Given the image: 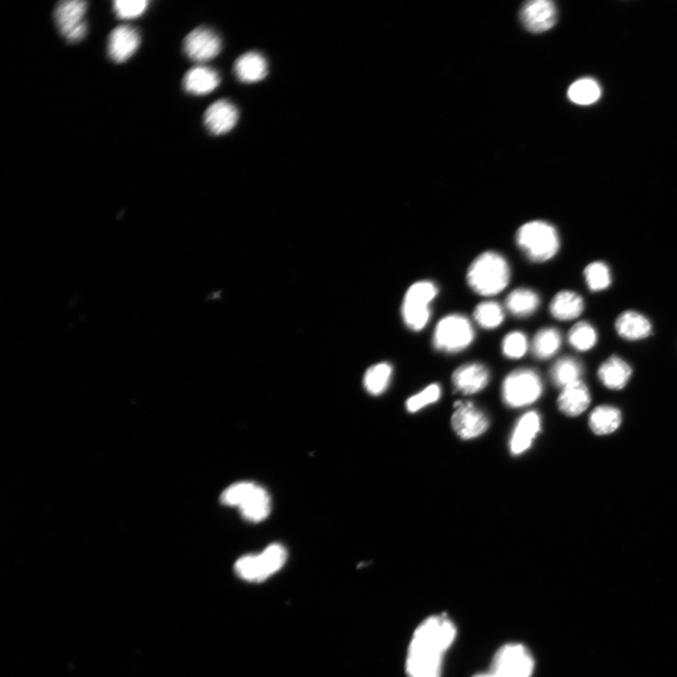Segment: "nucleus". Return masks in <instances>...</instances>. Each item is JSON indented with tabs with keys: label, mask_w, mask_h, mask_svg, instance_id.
Wrapping results in <instances>:
<instances>
[{
	"label": "nucleus",
	"mask_w": 677,
	"mask_h": 677,
	"mask_svg": "<svg viewBox=\"0 0 677 677\" xmlns=\"http://www.w3.org/2000/svg\"><path fill=\"white\" fill-rule=\"evenodd\" d=\"M456 637L453 621L445 615L424 620L415 631L406 657L408 677H440L444 654Z\"/></svg>",
	"instance_id": "nucleus-1"
},
{
	"label": "nucleus",
	"mask_w": 677,
	"mask_h": 677,
	"mask_svg": "<svg viewBox=\"0 0 677 677\" xmlns=\"http://www.w3.org/2000/svg\"><path fill=\"white\" fill-rule=\"evenodd\" d=\"M510 267L501 255L487 252L479 255L471 264L467 280L478 295L491 297L503 292L509 284Z\"/></svg>",
	"instance_id": "nucleus-2"
},
{
	"label": "nucleus",
	"mask_w": 677,
	"mask_h": 677,
	"mask_svg": "<svg viewBox=\"0 0 677 677\" xmlns=\"http://www.w3.org/2000/svg\"><path fill=\"white\" fill-rule=\"evenodd\" d=\"M515 239L527 257L536 263H544L554 258L560 247L556 229L541 221L522 225L516 233Z\"/></svg>",
	"instance_id": "nucleus-3"
},
{
	"label": "nucleus",
	"mask_w": 677,
	"mask_h": 677,
	"mask_svg": "<svg viewBox=\"0 0 677 677\" xmlns=\"http://www.w3.org/2000/svg\"><path fill=\"white\" fill-rule=\"evenodd\" d=\"M438 293L436 284L430 280L417 281L408 288L402 305V316L407 328L420 331L426 327L431 316V302Z\"/></svg>",
	"instance_id": "nucleus-4"
},
{
	"label": "nucleus",
	"mask_w": 677,
	"mask_h": 677,
	"mask_svg": "<svg viewBox=\"0 0 677 677\" xmlns=\"http://www.w3.org/2000/svg\"><path fill=\"white\" fill-rule=\"evenodd\" d=\"M287 549L280 544H272L260 555H249L241 557L236 563L235 570L241 579L260 582L277 573L287 562Z\"/></svg>",
	"instance_id": "nucleus-5"
},
{
	"label": "nucleus",
	"mask_w": 677,
	"mask_h": 677,
	"mask_svg": "<svg viewBox=\"0 0 677 677\" xmlns=\"http://www.w3.org/2000/svg\"><path fill=\"white\" fill-rule=\"evenodd\" d=\"M474 340V330L470 320L460 314L443 317L433 335L436 349L447 353H457L469 347Z\"/></svg>",
	"instance_id": "nucleus-6"
},
{
	"label": "nucleus",
	"mask_w": 677,
	"mask_h": 677,
	"mask_svg": "<svg viewBox=\"0 0 677 677\" xmlns=\"http://www.w3.org/2000/svg\"><path fill=\"white\" fill-rule=\"evenodd\" d=\"M543 383L536 371L519 369L512 372L503 384V399L510 407H522L536 402L542 395Z\"/></svg>",
	"instance_id": "nucleus-7"
},
{
	"label": "nucleus",
	"mask_w": 677,
	"mask_h": 677,
	"mask_svg": "<svg viewBox=\"0 0 677 677\" xmlns=\"http://www.w3.org/2000/svg\"><path fill=\"white\" fill-rule=\"evenodd\" d=\"M534 659L521 644H507L495 654L489 672L496 677H531Z\"/></svg>",
	"instance_id": "nucleus-8"
},
{
	"label": "nucleus",
	"mask_w": 677,
	"mask_h": 677,
	"mask_svg": "<svg viewBox=\"0 0 677 677\" xmlns=\"http://www.w3.org/2000/svg\"><path fill=\"white\" fill-rule=\"evenodd\" d=\"M87 3L82 0H70L61 3L55 10L56 24L70 43H77L85 38L87 26L84 16Z\"/></svg>",
	"instance_id": "nucleus-9"
},
{
	"label": "nucleus",
	"mask_w": 677,
	"mask_h": 677,
	"mask_svg": "<svg viewBox=\"0 0 677 677\" xmlns=\"http://www.w3.org/2000/svg\"><path fill=\"white\" fill-rule=\"evenodd\" d=\"M452 418V425L456 434L464 439L483 435L489 429L488 417L471 402H457Z\"/></svg>",
	"instance_id": "nucleus-10"
},
{
	"label": "nucleus",
	"mask_w": 677,
	"mask_h": 677,
	"mask_svg": "<svg viewBox=\"0 0 677 677\" xmlns=\"http://www.w3.org/2000/svg\"><path fill=\"white\" fill-rule=\"evenodd\" d=\"M184 50L187 56L194 62H207L216 58L221 50L219 35L207 28L192 30L185 39Z\"/></svg>",
	"instance_id": "nucleus-11"
},
{
	"label": "nucleus",
	"mask_w": 677,
	"mask_h": 677,
	"mask_svg": "<svg viewBox=\"0 0 677 677\" xmlns=\"http://www.w3.org/2000/svg\"><path fill=\"white\" fill-rule=\"evenodd\" d=\"M521 21L533 33H541L554 28L557 21V9L548 0H533L522 9Z\"/></svg>",
	"instance_id": "nucleus-12"
},
{
	"label": "nucleus",
	"mask_w": 677,
	"mask_h": 677,
	"mask_svg": "<svg viewBox=\"0 0 677 677\" xmlns=\"http://www.w3.org/2000/svg\"><path fill=\"white\" fill-rule=\"evenodd\" d=\"M237 106L228 100L212 104L205 113V124L213 135H224L233 130L238 121Z\"/></svg>",
	"instance_id": "nucleus-13"
},
{
	"label": "nucleus",
	"mask_w": 677,
	"mask_h": 677,
	"mask_svg": "<svg viewBox=\"0 0 677 677\" xmlns=\"http://www.w3.org/2000/svg\"><path fill=\"white\" fill-rule=\"evenodd\" d=\"M489 369L481 364H468L453 373V384L459 393L471 396L484 389L489 382Z\"/></svg>",
	"instance_id": "nucleus-14"
},
{
	"label": "nucleus",
	"mask_w": 677,
	"mask_h": 677,
	"mask_svg": "<svg viewBox=\"0 0 677 677\" xmlns=\"http://www.w3.org/2000/svg\"><path fill=\"white\" fill-rule=\"evenodd\" d=\"M140 45L138 31L129 26H120L113 30L109 38V55L121 63L129 61Z\"/></svg>",
	"instance_id": "nucleus-15"
},
{
	"label": "nucleus",
	"mask_w": 677,
	"mask_h": 677,
	"mask_svg": "<svg viewBox=\"0 0 677 677\" xmlns=\"http://www.w3.org/2000/svg\"><path fill=\"white\" fill-rule=\"evenodd\" d=\"M541 429V420L536 412L526 414L521 418L510 440V450L514 456L526 452L537 438Z\"/></svg>",
	"instance_id": "nucleus-16"
},
{
	"label": "nucleus",
	"mask_w": 677,
	"mask_h": 677,
	"mask_svg": "<svg viewBox=\"0 0 677 677\" xmlns=\"http://www.w3.org/2000/svg\"><path fill=\"white\" fill-rule=\"evenodd\" d=\"M615 329L620 337L630 341L643 340L652 333L650 321L634 311L621 313L616 320Z\"/></svg>",
	"instance_id": "nucleus-17"
},
{
	"label": "nucleus",
	"mask_w": 677,
	"mask_h": 677,
	"mask_svg": "<svg viewBox=\"0 0 677 677\" xmlns=\"http://www.w3.org/2000/svg\"><path fill=\"white\" fill-rule=\"evenodd\" d=\"M589 389L580 380L563 389L558 399L560 411L567 416H579L589 406Z\"/></svg>",
	"instance_id": "nucleus-18"
},
{
	"label": "nucleus",
	"mask_w": 677,
	"mask_h": 677,
	"mask_svg": "<svg viewBox=\"0 0 677 677\" xmlns=\"http://www.w3.org/2000/svg\"><path fill=\"white\" fill-rule=\"evenodd\" d=\"M221 83L217 71L205 66L194 67L184 78L185 90L194 96H205L215 91Z\"/></svg>",
	"instance_id": "nucleus-19"
},
{
	"label": "nucleus",
	"mask_w": 677,
	"mask_h": 677,
	"mask_svg": "<svg viewBox=\"0 0 677 677\" xmlns=\"http://www.w3.org/2000/svg\"><path fill=\"white\" fill-rule=\"evenodd\" d=\"M269 72L265 58L258 52H248L238 59L235 74L244 83H255L263 80Z\"/></svg>",
	"instance_id": "nucleus-20"
},
{
	"label": "nucleus",
	"mask_w": 677,
	"mask_h": 677,
	"mask_svg": "<svg viewBox=\"0 0 677 677\" xmlns=\"http://www.w3.org/2000/svg\"><path fill=\"white\" fill-rule=\"evenodd\" d=\"M631 373L632 370L625 361L613 355L599 367L598 378L604 386L622 389L628 384Z\"/></svg>",
	"instance_id": "nucleus-21"
},
{
	"label": "nucleus",
	"mask_w": 677,
	"mask_h": 677,
	"mask_svg": "<svg viewBox=\"0 0 677 677\" xmlns=\"http://www.w3.org/2000/svg\"><path fill=\"white\" fill-rule=\"evenodd\" d=\"M239 510L245 520L255 523L261 522L271 514V496L264 489L257 485Z\"/></svg>",
	"instance_id": "nucleus-22"
},
{
	"label": "nucleus",
	"mask_w": 677,
	"mask_h": 677,
	"mask_svg": "<svg viewBox=\"0 0 677 677\" xmlns=\"http://www.w3.org/2000/svg\"><path fill=\"white\" fill-rule=\"evenodd\" d=\"M584 310L582 297L573 291H562L551 300L549 311L552 316L561 321L578 318Z\"/></svg>",
	"instance_id": "nucleus-23"
},
{
	"label": "nucleus",
	"mask_w": 677,
	"mask_h": 677,
	"mask_svg": "<svg viewBox=\"0 0 677 677\" xmlns=\"http://www.w3.org/2000/svg\"><path fill=\"white\" fill-rule=\"evenodd\" d=\"M506 308L514 316L527 317L536 312L540 305L539 295L530 289H515L506 298Z\"/></svg>",
	"instance_id": "nucleus-24"
},
{
	"label": "nucleus",
	"mask_w": 677,
	"mask_h": 677,
	"mask_svg": "<svg viewBox=\"0 0 677 677\" xmlns=\"http://www.w3.org/2000/svg\"><path fill=\"white\" fill-rule=\"evenodd\" d=\"M562 346V336L556 329L546 328L534 336L531 351L539 360H548L559 351Z\"/></svg>",
	"instance_id": "nucleus-25"
},
{
	"label": "nucleus",
	"mask_w": 677,
	"mask_h": 677,
	"mask_svg": "<svg viewBox=\"0 0 677 677\" xmlns=\"http://www.w3.org/2000/svg\"><path fill=\"white\" fill-rule=\"evenodd\" d=\"M621 414L615 407L602 405L595 409L590 417V427L597 435H609L621 424Z\"/></svg>",
	"instance_id": "nucleus-26"
},
{
	"label": "nucleus",
	"mask_w": 677,
	"mask_h": 677,
	"mask_svg": "<svg viewBox=\"0 0 677 677\" xmlns=\"http://www.w3.org/2000/svg\"><path fill=\"white\" fill-rule=\"evenodd\" d=\"M581 373V364L577 360L570 357L558 360L550 370L552 381L563 389L580 381Z\"/></svg>",
	"instance_id": "nucleus-27"
},
{
	"label": "nucleus",
	"mask_w": 677,
	"mask_h": 677,
	"mask_svg": "<svg viewBox=\"0 0 677 677\" xmlns=\"http://www.w3.org/2000/svg\"><path fill=\"white\" fill-rule=\"evenodd\" d=\"M568 97L573 103L588 105L596 103L601 96V88L593 79H581L568 88Z\"/></svg>",
	"instance_id": "nucleus-28"
},
{
	"label": "nucleus",
	"mask_w": 677,
	"mask_h": 677,
	"mask_svg": "<svg viewBox=\"0 0 677 677\" xmlns=\"http://www.w3.org/2000/svg\"><path fill=\"white\" fill-rule=\"evenodd\" d=\"M393 368L388 364H379L369 368L364 376V387L369 394L380 396L389 385Z\"/></svg>",
	"instance_id": "nucleus-29"
},
{
	"label": "nucleus",
	"mask_w": 677,
	"mask_h": 677,
	"mask_svg": "<svg viewBox=\"0 0 677 677\" xmlns=\"http://www.w3.org/2000/svg\"><path fill=\"white\" fill-rule=\"evenodd\" d=\"M473 316L479 326L486 330H494L504 322L505 312L498 303L484 301L476 306Z\"/></svg>",
	"instance_id": "nucleus-30"
},
{
	"label": "nucleus",
	"mask_w": 677,
	"mask_h": 677,
	"mask_svg": "<svg viewBox=\"0 0 677 677\" xmlns=\"http://www.w3.org/2000/svg\"><path fill=\"white\" fill-rule=\"evenodd\" d=\"M584 277L588 288L593 292H600L610 288L612 283L611 272L607 264L594 262L586 266Z\"/></svg>",
	"instance_id": "nucleus-31"
},
{
	"label": "nucleus",
	"mask_w": 677,
	"mask_h": 677,
	"mask_svg": "<svg viewBox=\"0 0 677 677\" xmlns=\"http://www.w3.org/2000/svg\"><path fill=\"white\" fill-rule=\"evenodd\" d=\"M568 341L576 350L585 352L597 345L598 333L589 323L580 322L570 330Z\"/></svg>",
	"instance_id": "nucleus-32"
},
{
	"label": "nucleus",
	"mask_w": 677,
	"mask_h": 677,
	"mask_svg": "<svg viewBox=\"0 0 677 677\" xmlns=\"http://www.w3.org/2000/svg\"><path fill=\"white\" fill-rule=\"evenodd\" d=\"M251 482H239L227 488L221 496V502L227 506L240 507L256 488Z\"/></svg>",
	"instance_id": "nucleus-33"
},
{
	"label": "nucleus",
	"mask_w": 677,
	"mask_h": 677,
	"mask_svg": "<svg viewBox=\"0 0 677 677\" xmlns=\"http://www.w3.org/2000/svg\"><path fill=\"white\" fill-rule=\"evenodd\" d=\"M529 348L527 337L521 331L510 332L504 338L502 349L506 357L518 360L523 357Z\"/></svg>",
	"instance_id": "nucleus-34"
},
{
	"label": "nucleus",
	"mask_w": 677,
	"mask_h": 677,
	"mask_svg": "<svg viewBox=\"0 0 677 677\" xmlns=\"http://www.w3.org/2000/svg\"><path fill=\"white\" fill-rule=\"evenodd\" d=\"M441 396V389L438 384H432L425 388L420 394L409 398L406 402L408 413L415 414L425 405L436 403Z\"/></svg>",
	"instance_id": "nucleus-35"
},
{
	"label": "nucleus",
	"mask_w": 677,
	"mask_h": 677,
	"mask_svg": "<svg viewBox=\"0 0 677 677\" xmlns=\"http://www.w3.org/2000/svg\"><path fill=\"white\" fill-rule=\"evenodd\" d=\"M149 2L146 0H117L114 2V11L121 20H134L144 14Z\"/></svg>",
	"instance_id": "nucleus-36"
},
{
	"label": "nucleus",
	"mask_w": 677,
	"mask_h": 677,
	"mask_svg": "<svg viewBox=\"0 0 677 677\" xmlns=\"http://www.w3.org/2000/svg\"><path fill=\"white\" fill-rule=\"evenodd\" d=\"M473 677H496V676L491 672H488L484 673L476 674Z\"/></svg>",
	"instance_id": "nucleus-37"
}]
</instances>
